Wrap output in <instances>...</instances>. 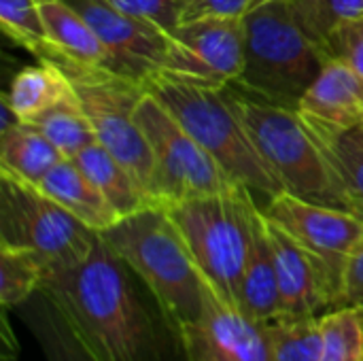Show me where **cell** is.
Instances as JSON below:
<instances>
[{
    "instance_id": "6da1fadb",
    "label": "cell",
    "mask_w": 363,
    "mask_h": 361,
    "mask_svg": "<svg viewBox=\"0 0 363 361\" xmlns=\"http://www.w3.org/2000/svg\"><path fill=\"white\" fill-rule=\"evenodd\" d=\"M40 291L100 361H187L177 328L100 234L81 264L49 274Z\"/></svg>"
},
{
    "instance_id": "7a4b0ae2",
    "label": "cell",
    "mask_w": 363,
    "mask_h": 361,
    "mask_svg": "<svg viewBox=\"0 0 363 361\" xmlns=\"http://www.w3.org/2000/svg\"><path fill=\"white\" fill-rule=\"evenodd\" d=\"M145 85L172 111L230 179L264 200L262 206L285 191L255 145L232 85L202 83L170 72H155Z\"/></svg>"
},
{
    "instance_id": "3957f363",
    "label": "cell",
    "mask_w": 363,
    "mask_h": 361,
    "mask_svg": "<svg viewBox=\"0 0 363 361\" xmlns=\"http://www.w3.org/2000/svg\"><path fill=\"white\" fill-rule=\"evenodd\" d=\"M100 236L145 283L179 334L202 319L211 287L162 204L121 217Z\"/></svg>"
},
{
    "instance_id": "277c9868",
    "label": "cell",
    "mask_w": 363,
    "mask_h": 361,
    "mask_svg": "<svg viewBox=\"0 0 363 361\" xmlns=\"http://www.w3.org/2000/svg\"><path fill=\"white\" fill-rule=\"evenodd\" d=\"M217 298L236 306L259 202L249 187L179 200L164 206ZM238 309V306H236Z\"/></svg>"
},
{
    "instance_id": "5b68a950",
    "label": "cell",
    "mask_w": 363,
    "mask_h": 361,
    "mask_svg": "<svg viewBox=\"0 0 363 361\" xmlns=\"http://www.w3.org/2000/svg\"><path fill=\"white\" fill-rule=\"evenodd\" d=\"M325 62L287 2L274 0L245 15V66L236 83L245 94L298 111Z\"/></svg>"
},
{
    "instance_id": "8992f818",
    "label": "cell",
    "mask_w": 363,
    "mask_h": 361,
    "mask_svg": "<svg viewBox=\"0 0 363 361\" xmlns=\"http://www.w3.org/2000/svg\"><path fill=\"white\" fill-rule=\"evenodd\" d=\"M238 109L266 164L291 196L351 211V198L321 151L308 123L285 109L234 89Z\"/></svg>"
},
{
    "instance_id": "52a82bcc",
    "label": "cell",
    "mask_w": 363,
    "mask_h": 361,
    "mask_svg": "<svg viewBox=\"0 0 363 361\" xmlns=\"http://www.w3.org/2000/svg\"><path fill=\"white\" fill-rule=\"evenodd\" d=\"M72 81V87L91 121L96 143L117 157L155 200V162L149 140L136 119V109L147 85L128 74L102 66H77L55 62Z\"/></svg>"
},
{
    "instance_id": "ba28073f",
    "label": "cell",
    "mask_w": 363,
    "mask_h": 361,
    "mask_svg": "<svg viewBox=\"0 0 363 361\" xmlns=\"http://www.w3.org/2000/svg\"><path fill=\"white\" fill-rule=\"evenodd\" d=\"M96 240L98 232L38 185L0 170V243L32 251L49 277L81 264Z\"/></svg>"
},
{
    "instance_id": "9c48e42d",
    "label": "cell",
    "mask_w": 363,
    "mask_h": 361,
    "mask_svg": "<svg viewBox=\"0 0 363 361\" xmlns=\"http://www.w3.org/2000/svg\"><path fill=\"white\" fill-rule=\"evenodd\" d=\"M136 119L153 153L157 204L166 206L187 198L221 194L240 185L223 172L215 157L149 89L138 102Z\"/></svg>"
},
{
    "instance_id": "30bf717a",
    "label": "cell",
    "mask_w": 363,
    "mask_h": 361,
    "mask_svg": "<svg viewBox=\"0 0 363 361\" xmlns=\"http://www.w3.org/2000/svg\"><path fill=\"white\" fill-rule=\"evenodd\" d=\"M262 211L319 260L336 289L338 306L349 257L363 238V219L353 211L317 204L287 191L268 200Z\"/></svg>"
},
{
    "instance_id": "8fae6325",
    "label": "cell",
    "mask_w": 363,
    "mask_h": 361,
    "mask_svg": "<svg viewBox=\"0 0 363 361\" xmlns=\"http://www.w3.org/2000/svg\"><path fill=\"white\" fill-rule=\"evenodd\" d=\"M245 66V17H208L168 34L160 72L213 85H236Z\"/></svg>"
},
{
    "instance_id": "7c38bea8",
    "label": "cell",
    "mask_w": 363,
    "mask_h": 361,
    "mask_svg": "<svg viewBox=\"0 0 363 361\" xmlns=\"http://www.w3.org/2000/svg\"><path fill=\"white\" fill-rule=\"evenodd\" d=\"M94 28L111 53V70L147 83L162 70L168 34L155 23L132 17L104 0H68Z\"/></svg>"
},
{
    "instance_id": "4fadbf2b",
    "label": "cell",
    "mask_w": 363,
    "mask_h": 361,
    "mask_svg": "<svg viewBox=\"0 0 363 361\" xmlns=\"http://www.w3.org/2000/svg\"><path fill=\"white\" fill-rule=\"evenodd\" d=\"M187 361H272L266 330L211 289L200 321L181 332Z\"/></svg>"
},
{
    "instance_id": "5bb4252c",
    "label": "cell",
    "mask_w": 363,
    "mask_h": 361,
    "mask_svg": "<svg viewBox=\"0 0 363 361\" xmlns=\"http://www.w3.org/2000/svg\"><path fill=\"white\" fill-rule=\"evenodd\" d=\"M266 230L277 266L281 317H317L336 309V289L319 260L268 217Z\"/></svg>"
},
{
    "instance_id": "9a60e30c",
    "label": "cell",
    "mask_w": 363,
    "mask_h": 361,
    "mask_svg": "<svg viewBox=\"0 0 363 361\" xmlns=\"http://www.w3.org/2000/svg\"><path fill=\"white\" fill-rule=\"evenodd\" d=\"M298 113L317 126L351 130L363 126V77L338 57H328L298 104Z\"/></svg>"
},
{
    "instance_id": "2e32d148",
    "label": "cell",
    "mask_w": 363,
    "mask_h": 361,
    "mask_svg": "<svg viewBox=\"0 0 363 361\" xmlns=\"http://www.w3.org/2000/svg\"><path fill=\"white\" fill-rule=\"evenodd\" d=\"M38 6L53 51L51 62L111 68L108 49L68 0H38Z\"/></svg>"
},
{
    "instance_id": "e0dca14e",
    "label": "cell",
    "mask_w": 363,
    "mask_h": 361,
    "mask_svg": "<svg viewBox=\"0 0 363 361\" xmlns=\"http://www.w3.org/2000/svg\"><path fill=\"white\" fill-rule=\"evenodd\" d=\"M238 311L245 313L255 323H270L281 317V296L277 281L274 255L266 230V217L262 206L257 209L253 223V238L238 289Z\"/></svg>"
},
{
    "instance_id": "ac0fdd59",
    "label": "cell",
    "mask_w": 363,
    "mask_h": 361,
    "mask_svg": "<svg viewBox=\"0 0 363 361\" xmlns=\"http://www.w3.org/2000/svg\"><path fill=\"white\" fill-rule=\"evenodd\" d=\"M38 187L98 234L121 219V215L111 206L102 191L72 160L64 157L57 166H53L43 177Z\"/></svg>"
},
{
    "instance_id": "d6986e66",
    "label": "cell",
    "mask_w": 363,
    "mask_h": 361,
    "mask_svg": "<svg viewBox=\"0 0 363 361\" xmlns=\"http://www.w3.org/2000/svg\"><path fill=\"white\" fill-rule=\"evenodd\" d=\"M17 313L38 340L45 361H100L47 294L38 291L21 304Z\"/></svg>"
},
{
    "instance_id": "ffe728a7",
    "label": "cell",
    "mask_w": 363,
    "mask_h": 361,
    "mask_svg": "<svg viewBox=\"0 0 363 361\" xmlns=\"http://www.w3.org/2000/svg\"><path fill=\"white\" fill-rule=\"evenodd\" d=\"M72 94L74 87L68 74L55 62H40L13 77L2 102L15 121L32 123L38 115Z\"/></svg>"
},
{
    "instance_id": "44dd1931",
    "label": "cell",
    "mask_w": 363,
    "mask_h": 361,
    "mask_svg": "<svg viewBox=\"0 0 363 361\" xmlns=\"http://www.w3.org/2000/svg\"><path fill=\"white\" fill-rule=\"evenodd\" d=\"M72 162L87 174V179L102 191V196L121 217L138 213L147 206H155L136 177L100 143L85 147L79 155L72 157Z\"/></svg>"
},
{
    "instance_id": "7402d4cb",
    "label": "cell",
    "mask_w": 363,
    "mask_h": 361,
    "mask_svg": "<svg viewBox=\"0 0 363 361\" xmlns=\"http://www.w3.org/2000/svg\"><path fill=\"white\" fill-rule=\"evenodd\" d=\"M64 155L34 126L6 121L0 134V170L38 185Z\"/></svg>"
},
{
    "instance_id": "603a6c76",
    "label": "cell",
    "mask_w": 363,
    "mask_h": 361,
    "mask_svg": "<svg viewBox=\"0 0 363 361\" xmlns=\"http://www.w3.org/2000/svg\"><path fill=\"white\" fill-rule=\"evenodd\" d=\"M306 121V119H304ZM353 204H363V126L332 130L306 121Z\"/></svg>"
},
{
    "instance_id": "cb8c5ba5",
    "label": "cell",
    "mask_w": 363,
    "mask_h": 361,
    "mask_svg": "<svg viewBox=\"0 0 363 361\" xmlns=\"http://www.w3.org/2000/svg\"><path fill=\"white\" fill-rule=\"evenodd\" d=\"M30 126L40 130L66 160H72L85 147L96 143L91 121H89L77 91L72 96L60 100L57 104H53L43 115H38Z\"/></svg>"
},
{
    "instance_id": "d4e9b609",
    "label": "cell",
    "mask_w": 363,
    "mask_h": 361,
    "mask_svg": "<svg viewBox=\"0 0 363 361\" xmlns=\"http://www.w3.org/2000/svg\"><path fill=\"white\" fill-rule=\"evenodd\" d=\"M47 277V268L28 249L0 243V306L17 311L36 296Z\"/></svg>"
},
{
    "instance_id": "484cf974",
    "label": "cell",
    "mask_w": 363,
    "mask_h": 361,
    "mask_svg": "<svg viewBox=\"0 0 363 361\" xmlns=\"http://www.w3.org/2000/svg\"><path fill=\"white\" fill-rule=\"evenodd\" d=\"M272 361H319L321 315L277 317L264 326Z\"/></svg>"
},
{
    "instance_id": "4316f807",
    "label": "cell",
    "mask_w": 363,
    "mask_h": 361,
    "mask_svg": "<svg viewBox=\"0 0 363 361\" xmlns=\"http://www.w3.org/2000/svg\"><path fill=\"white\" fill-rule=\"evenodd\" d=\"M287 4L304 34L323 53L338 28L363 19V0H287Z\"/></svg>"
},
{
    "instance_id": "83f0119b",
    "label": "cell",
    "mask_w": 363,
    "mask_h": 361,
    "mask_svg": "<svg viewBox=\"0 0 363 361\" xmlns=\"http://www.w3.org/2000/svg\"><path fill=\"white\" fill-rule=\"evenodd\" d=\"M2 34L38 62H51L53 51L47 40L38 0H0Z\"/></svg>"
},
{
    "instance_id": "f1b7e54d",
    "label": "cell",
    "mask_w": 363,
    "mask_h": 361,
    "mask_svg": "<svg viewBox=\"0 0 363 361\" xmlns=\"http://www.w3.org/2000/svg\"><path fill=\"white\" fill-rule=\"evenodd\" d=\"M319 361H363L362 306H336L321 315Z\"/></svg>"
},
{
    "instance_id": "f546056e",
    "label": "cell",
    "mask_w": 363,
    "mask_h": 361,
    "mask_svg": "<svg viewBox=\"0 0 363 361\" xmlns=\"http://www.w3.org/2000/svg\"><path fill=\"white\" fill-rule=\"evenodd\" d=\"M104 2L132 17L155 23L166 34H172L181 26L185 0H104Z\"/></svg>"
},
{
    "instance_id": "4dcf8cb0",
    "label": "cell",
    "mask_w": 363,
    "mask_h": 361,
    "mask_svg": "<svg viewBox=\"0 0 363 361\" xmlns=\"http://www.w3.org/2000/svg\"><path fill=\"white\" fill-rule=\"evenodd\" d=\"M328 57H338L363 77V19L338 28L328 40Z\"/></svg>"
},
{
    "instance_id": "1f68e13d",
    "label": "cell",
    "mask_w": 363,
    "mask_h": 361,
    "mask_svg": "<svg viewBox=\"0 0 363 361\" xmlns=\"http://www.w3.org/2000/svg\"><path fill=\"white\" fill-rule=\"evenodd\" d=\"M255 0H185L181 23L208 17H245Z\"/></svg>"
},
{
    "instance_id": "d6a6232c",
    "label": "cell",
    "mask_w": 363,
    "mask_h": 361,
    "mask_svg": "<svg viewBox=\"0 0 363 361\" xmlns=\"http://www.w3.org/2000/svg\"><path fill=\"white\" fill-rule=\"evenodd\" d=\"M338 306H362L363 309V238L349 257Z\"/></svg>"
},
{
    "instance_id": "836d02e7",
    "label": "cell",
    "mask_w": 363,
    "mask_h": 361,
    "mask_svg": "<svg viewBox=\"0 0 363 361\" xmlns=\"http://www.w3.org/2000/svg\"><path fill=\"white\" fill-rule=\"evenodd\" d=\"M6 313H9V311H2V334H0V360H2V361H15V360H17V353H19V345H17V340L13 338V332H11V326H9Z\"/></svg>"
},
{
    "instance_id": "e575fe53",
    "label": "cell",
    "mask_w": 363,
    "mask_h": 361,
    "mask_svg": "<svg viewBox=\"0 0 363 361\" xmlns=\"http://www.w3.org/2000/svg\"><path fill=\"white\" fill-rule=\"evenodd\" d=\"M351 211H353L359 219H363V204H353V206H351Z\"/></svg>"
},
{
    "instance_id": "d590c367",
    "label": "cell",
    "mask_w": 363,
    "mask_h": 361,
    "mask_svg": "<svg viewBox=\"0 0 363 361\" xmlns=\"http://www.w3.org/2000/svg\"><path fill=\"white\" fill-rule=\"evenodd\" d=\"M268 2H274V0H255L253 9H255V6H262V4H268ZM283 2H287V0H283Z\"/></svg>"
}]
</instances>
